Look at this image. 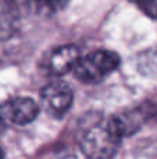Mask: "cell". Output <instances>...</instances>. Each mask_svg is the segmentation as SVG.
<instances>
[{"label": "cell", "mask_w": 157, "mask_h": 159, "mask_svg": "<svg viewBox=\"0 0 157 159\" xmlns=\"http://www.w3.org/2000/svg\"><path fill=\"white\" fill-rule=\"evenodd\" d=\"M39 115V105L27 96H17L0 105V119L4 123L25 126L33 121Z\"/></svg>", "instance_id": "4"}, {"label": "cell", "mask_w": 157, "mask_h": 159, "mask_svg": "<svg viewBox=\"0 0 157 159\" xmlns=\"http://www.w3.org/2000/svg\"><path fill=\"white\" fill-rule=\"evenodd\" d=\"M121 140L111 117L99 112L85 113L77 124V143L86 159H113Z\"/></svg>", "instance_id": "1"}, {"label": "cell", "mask_w": 157, "mask_h": 159, "mask_svg": "<svg viewBox=\"0 0 157 159\" xmlns=\"http://www.w3.org/2000/svg\"><path fill=\"white\" fill-rule=\"evenodd\" d=\"M0 159H4V154H3L2 148H0Z\"/></svg>", "instance_id": "11"}, {"label": "cell", "mask_w": 157, "mask_h": 159, "mask_svg": "<svg viewBox=\"0 0 157 159\" xmlns=\"http://www.w3.org/2000/svg\"><path fill=\"white\" fill-rule=\"evenodd\" d=\"M136 6H138L147 17H150V18H153V20H157V0L156 2H142V3H138Z\"/></svg>", "instance_id": "9"}, {"label": "cell", "mask_w": 157, "mask_h": 159, "mask_svg": "<svg viewBox=\"0 0 157 159\" xmlns=\"http://www.w3.org/2000/svg\"><path fill=\"white\" fill-rule=\"evenodd\" d=\"M4 131V121L0 119V135H2V133Z\"/></svg>", "instance_id": "10"}, {"label": "cell", "mask_w": 157, "mask_h": 159, "mask_svg": "<svg viewBox=\"0 0 157 159\" xmlns=\"http://www.w3.org/2000/svg\"><path fill=\"white\" fill-rule=\"evenodd\" d=\"M146 117V107L142 106L132 110H127V112H121L116 116H111V121H113V126L116 129L117 134L121 138H124L135 134L143 126Z\"/></svg>", "instance_id": "6"}, {"label": "cell", "mask_w": 157, "mask_h": 159, "mask_svg": "<svg viewBox=\"0 0 157 159\" xmlns=\"http://www.w3.org/2000/svg\"><path fill=\"white\" fill-rule=\"evenodd\" d=\"M18 6L11 2H0V41L10 39L18 30Z\"/></svg>", "instance_id": "7"}, {"label": "cell", "mask_w": 157, "mask_h": 159, "mask_svg": "<svg viewBox=\"0 0 157 159\" xmlns=\"http://www.w3.org/2000/svg\"><path fill=\"white\" fill-rule=\"evenodd\" d=\"M40 101L45 112L54 119H63L72 106L74 93L68 84L56 80L43 87Z\"/></svg>", "instance_id": "3"}, {"label": "cell", "mask_w": 157, "mask_h": 159, "mask_svg": "<svg viewBox=\"0 0 157 159\" xmlns=\"http://www.w3.org/2000/svg\"><path fill=\"white\" fill-rule=\"evenodd\" d=\"M79 59V49L75 45H63L50 53L47 59V70L54 77H61L74 71Z\"/></svg>", "instance_id": "5"}, {"label": "cell", "mask_w": 157, "mask_h": 159, "mask_svg": "<svg viewBox=\"0 0 157 159\" xmlns=\"http://www.w3.org/2000/svg\"><path fill=\"white\" fill-rule=\"evenodd\" d=\"M120 56L107 49H99L79 59L74 75L85 84H99L120 66Z\"/></svg>", "instance_id": "2"}, {"label": "cell", "mask_w": 157, "mask_h": 159, "mask_svg": "<svg viewBox=\"0 0 157 159\" xmlns=\"http://www.w3.org/2000/svg\"><path fill=\"white\" fill-rule=\"evenodd\" d=\"M67 3H58V2H47V3H35L32 7H36V13L40 14H54L60 8L66 7Z\"/></svg>", "instance_id": "8"}]
</instances>
